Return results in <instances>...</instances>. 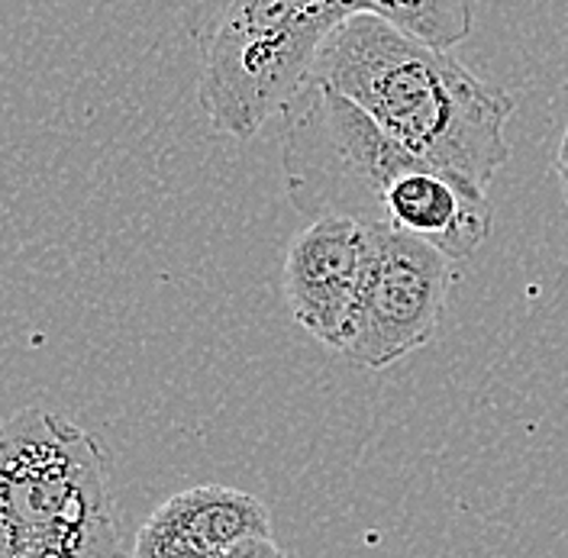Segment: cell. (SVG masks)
Instances as JSON below:
<instances>
[{
  "mask_svg": "<svg viewBox=\"0 0 568 558\" xmlns=\"http://www.w3.org/2000/svg\"><path fill=\"white\" fill-rule=\"evenodd\" d=\"M375 13L436 49L475 30V0H226L201 42V106L216 133L252 140L311 81L323 42Z\"/></svg>",
  "mask_w": 568,
  "mask_h": 558,
  "instance_id": "3",
  "label": "cell"
},
{
  "mask_svg": "<svg viewBox=\"0 0 568 558\" xmlns=\"http://www.w3.org/2000/svg\"><path fill=\"white\" fill-rule=\"evenodd\" d=\"M246 536H272L268 507L246 490L197 485L149 514L130 558H207Z\"/></svg>",
  "mask_w": 568,
  "mask_h": 558,
  "instance_id": "7",
  "label": "cell"
},
{
  "mask_svg": "<svg viewBox=\"0 0 568 558\" xmlns=\"http://www.w3.org/2000/svg\"><path fill=\"white\" fill-rule=\"evenodd\" d=\"M311 81L362 106L390 140L426 165L485 187L510 159L517 98L481 81L449 49L358 13L323 42Z\"/></svg>",
  "mask_w": 568,
  "mask_h": 558,
  "instance_id": "2",
  "label": "cell"
},
{
  "mask_svg": "<svg viewBox=\"0 0 568 558\" xmlns=\"http://www.w3.org/2000/svg\"><path fill=\"white\" fill-rule=\"evenodd\" d=\"M0 558H126L104 449L62 414L0 423Z\"/></svg>",
  "mask_w": 568,
  "mask_h": 558,
  "instance_id": "4",
  "label": "cell"
},
{
  "mask_svg": "<svg viewBox=\"0 0 568 558\" xmlns=\"http://www.w3.org/2000/svg\"><path fill=\"white\" fill-rule=\"evenodd\" d=\"M556 177H559V187H562V204L568 210V126L559 140V149H556Z\"/></svg>",
  "mask_w": 568,
  "mask_h": 558,
  "instance_id": "9",
  "label": "cell"
},
{
  "mask_svg": "<svg viewBox=\"0 0 568 558\" xmlns=\"http://www.w3.org/2000/svg\"><path fill=\"white\" fill-rule=\"evenodd\" d=\"M284 116V187L307 220L385 223L436 245L449 262L471 258L491 236L485 187L426 165L339 91L307 81Z\"/></svg>",
  "mask_w": 568,
  "mask_h": 558,
  "instance_id": "1",
  "label": "cell"
},
{
  "mask_svg": "<svg viewBox=\"0 0 568 558\" xmlns=\"http://www.w3.org/2000/svg\"><path fill=\"white\" fill-rule=\"evenodd\" d=\"M207 558H287L278 549V542L272 539V536H246V539H240V542H233L230 549H223V552H216V556Z\"/></svg>",
  "mask_w": 568,
  "mask_h": 558,
  "instance_id": "8",
  "label": "cell"
},
{
  "mask_svg": "<svg viewBox=\"0 0 568 558\" xmlns=\"http://www.w3.org/2000/svg\"><path fill=\"white\" fill-rule=\"evenodd\" d=\"M368 255V226L326 216L311 220L284 255V301L291 316L323 346L343 352Z\"/></svg>",
  "mask_w": 568,
  "mask_h": 558,
  "instance_id": "6",
  "label": "cell"
},
{
  "mask_svg": "<svg viewBox=\"0 0 568 558\" xmlns=\"http://www.w3.org/2000/svg\"><path fill=\"white\" fill-rule=\"evenodd\" d=\"M453 262L420 236L385 223L368 226V255L343 355L362 368H388L424 349L446 311Z\"/></svg>",
  "mask_w": 568,
  "mask_h": 558,
  "instance_id": "5",
  "label": "cell"
}]
</instances>
